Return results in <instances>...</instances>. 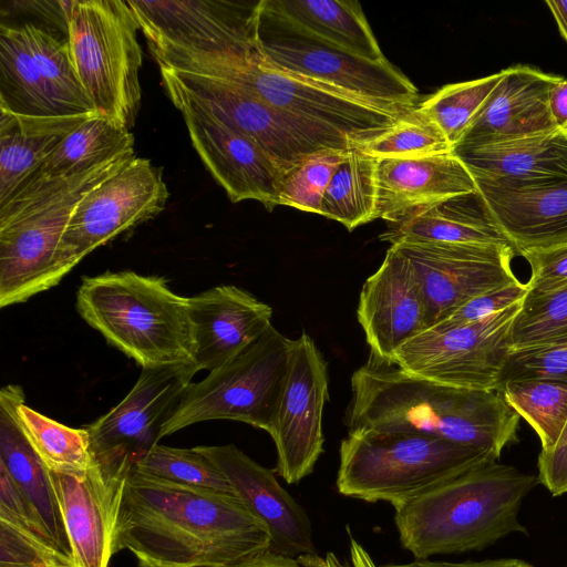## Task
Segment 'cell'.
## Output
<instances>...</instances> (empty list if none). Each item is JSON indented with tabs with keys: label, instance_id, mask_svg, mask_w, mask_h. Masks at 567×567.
I'll return each instance as SVG.
<instances>
[{
	"label": "cell",
	"instance_id": "836d02e7",
	"mask_svg": "<svg viewBox=\"0 0 567 567\" xmlns=\"http://www.w3.org/2000/svg\"><path fill=\"white\" fill-rule=\"evenodd\" d=\"M16 420L49 471L83 473L94 463L89 431L59 423L25 404L16 408Z\"/></svg>",
	"mask_w": 567,
	"mask_h": 567
},
{
	"label": "cell",
	"instance_id": "816d5d0a",
	"mask_svg": "<svg viewBox=\"0 0 567 567\" xmlns=\"http://www.w3.org/2000/svg\"><path fill=\"white\" fill-rule=\"evenodd\" d=\"M545 3L553 13L561 35L567 41V0H548Z\"/></svg>",
	"mask_w": 567,
	"mask_h": 567
},
{
	"label": "cell",
	"instance_id": "cb8c5ba5",
	"mask_svg": "<svg viewBox=\"0 0 567 567\" xmlns=\"http://www.w3.org/2000/svg\"><path fill=\"white\" fill-rule=\"evenodd\" d=\"M563 79L524 64L502 70L498 83L456 146L499 143L559 131L548 101L551 89Z\"/></svg>",
	"mask_w": 567,
	"mask_h": 567
},
{
	"label": "cell",
	"instance_id": "9c48e42d",
	"mask_svg": "<svg viewBox=\"0 0 567 567\" xmlns=\"http://www.w3.org/2000/svg\"><path fill=\"white\" fill-rule=\"evenodd\" d=\"M291 339L272 324L225 365L190 383L161 430V439L204 421L230 420L268 432L280 399Z\"/></svg>",
	"mask_w": 567,
	"mask_h": 567
},
{
	"label": "cell",
	"instance_id": "8d00e7d4",
	"mask_svg": "<svg viewBox=\"0 0 567 567\" xmlns=\"http://www.w3.org/2000/svg\"><path fill=\"white\" fill-rule=\"evenodd\" d=\"M351 145L378 161L417 158L453 151L441 130L416 106L385 131Z\"/></svg>",
	"mask_w": 567,
	"mask_h": 567
},
{
	"label": "cell",
	"instance_id": "7bdbcfd3",
	"mask_svg": "<svg viewBox=\"0 0 567 567\" xmlns=\"http://www.w3.org/2000/svg\"><path fill=\"white\" fill-rule=\"evenodd\" d=\"M527 293V284L520 281L486 291L463 303L446 319L432 328H450L480 321L523 301Z\"/></svg>",
	"mask_w": 567,
	"mask_h": 567
},
{
	"label": "cell",
	"instance_id": "30bf717a",
	"mask_svg": "<svg viewBox=\"0 0 567 567\" xmlns=\"http://www.w3.org/2000/svg\"><path fill=\"white\" fill-rule=\"evenodd\" d=\"M168 95L203 107L258 143L284 175L308 155L324 148L348 150L351 138L264 102L229 81L159 68Z\"/></svg>",
	"mask_w": 567,
	"mask_h": 567
},
{
	"label": "cell",
	"instance_id": "5b68a950",
	"mask_svg": "<svg viewBox=\"0 0 567 567\" xmlns=\"http://www.w3.org/2000/svg\"><path fill=\"white\" fill-rule=\"evenodd\" d=\"M76 310L143 369L194 363L188 297L175 293L164 278L131 270L84 277Z\"/></svg>",
	"mask_w": 567,
	"mask_h": 567
},
{
	"label": "cell",
	"instance_id": "e575fe53",
	"mask_svg": "<svg viewBox=\"0 0 567 567\" xmlns=\"http://www.w3.org/2000/svg\"><path fill=\"white\" fill-rule=\"evenodd\" d=\"M496 391L534 429L542 451L557 443L567 421V381L512 380L499 384Z\"/></svg>",
	"mask_w": 567,
	"mask_h": 567
},
{
	"label": "cell",
	"instance_id": "d590c367",
	"mask_svg": "<svg viewBox=\"0 0 567 567\" xmlns=\"http://www.w3.org/2000/svg\"><path fill=\"white\" fill-rule=\"evenodd\" d=\"M501 79V71L442 86L419 102L416 110L432 121L454 148Z\"/></svg>",
	"mask_w": 567,
	"mask_h": 567
},
{
	"label": "cell",
	"instance_id": "277c9868",
	"mask_svg": "<svg viewBox=\"0 0 567 567\" xmlns=\"http://www.w3.org/2000/svg\"><path fill=\"white\" fill-rule=\"evenodd\" d=\"M132 157H116L64 178L33 179L0 206L1 308L56 286L73 269L61 243L75 207Z\"/></svg>",
	"mask_w": 567,
	"mask_h": 567
},
{
	"label": "cell",
	"instance_id": "f6af8a7d",
	"mask_svg": "<svg viewBox=\"0 0 567 567\" xmlns=\"http://www.w3.org/2000/svg\"><path fill=\"white\" fill-rule=\"evenodd\" d=\"M0 519L24 529L52 547L32 508L2 464H0Z\"/></svg>",
	"mask_w": 567,
	"mask_h": 567
},
{
	"label": "cell",
	"instance_id": "2e32d148",
	"mask_svg": "<svg viewBox=\"0 0 567 567\" xmlns=\"http://www.w3.org/2000/svg\"><path fill=\"white\" fill-rule=\"evenodd\" d=\"M168 196L161 168L132 157L79 202L62 237L63 257L74 268L94 249L158 215Z\"/></svg>",
	"mask_w": 567,
	"mask_h": 567
},
{
	"label": "cell",
	"instance_id": "f5cc1de1",
	"mask_svg": "<svg viewBox=\"0 0 567 567\" xmlns=\"http://www.w3.org/2000/svg\"><path fill=\"white\" fill-rule=\"evenodd\" d=\"M138 567H150V566H146V565H143V564H138Z\"/></svg>",
	"mask_w": 567,
	"mask_h": 567
},
{
	"label": "cell",
	"instance_id": "f1b7e54d",
	"mask_svg": "<svg viewBox=\"0 0 567 567\" xmlns=\"http://www.w3.org/2000/svg\"><path fill=\"white\" fill-rule=\"evenodd\" d=\"M25 401L20 385H4L0 391V464L8 471L54 550L71 566V547L50 478L16 420V408Z\"/></svg>",
	"mask_w": 567,
	"mask_h": 567
},
{
	"label": "cell",
	"instance_id": "ffe728a7",
	"mask_svg": "<svg viewBox=\"0 0 567 567\" xmlns=\"http://www.w3.org/2000/svg\"><path fill=\"white\" fill-rule=\"evenodd\" d=\"M132 470L107 471L96 462L83 473L49 471L71 547L72 567H109Z\"/></svg>",
	"mask_w": 567,
	"mask_h": 567
},
{
	"label": "cell",
	"instance_id": "f546056e",
	"mask_svg": "<svg viewBox=\"0 0 567 567\" xmlns=\"http://www.w3.org/2000/svg\"><path fill=\"white\" fill-rule=\"evenodd\" d=\"M398 244L503 245L512 246L477 189L445 198L391 225L379 236Z\"/></svg>",
	"mask_w": 567,
	"mask_h": 567
},
{
	"label": "cell",
	"instance_id": "44dd1931",
	"mask_svg": "<svg viewBox=\"0 0 567 567\" xmlns=\"http://www.w3.org/2000/svg\"><path fill=\"white\" fill-rule=\"evenodd\" d=\"M371 358L391 363L394 352L430 328L420 279L408 257L394 245L364 281L357 308Z\"/></svg>",
	"mask_w": 567,
	"mask_h": 567
},
{
	"label": "cell",
	"instance_id": "db71d44e",
	"mask_svg": "<svg viewBox=\"0 0 567 567\" xmlns=\"http://www.w3.org/2000/svg\"><path fill=\"white\" fill-rule=\"evenodd\" d=\"M566 134H567V132H566Z\"/></svg>",
	"mask_w": 567,
	"mask_h": 567
},
{
	"label": "cell",
	"instance_id": "ac0fdd59",
	"mask_svg": "<svg viewBox=\"0 0 567 567\" xmlns=\"http://www.w3.org/2000/svg\"><path fill=\"white\" fill-rule=\"evenodd\" d=\"M412 264L424 293L430 328L470 299L519 281L503 245L398 244Z\"/></svg>",
	"mask_w": 567,
	"mask_h": 567
},
{
	"label": "cell",
	"instance_id": "ee69618b",
	"mask_svg": "<svg viewBox=\"0 0 567 567\" xmlns=\"http://www.w3.org/2000/svg\"><path fill=\"white\" fill-rule=\"evenodd\" d=\"M530 266L528 292L543 293L567 285V244L520 254Z\"/></svg>",
	"mask_w": 567,
	"mask_h": 567
},
{
	"label": "cell",
	"instance_id": "9a60e30c",
	"mask_svg": "<svg viewBox=\"0 0 567 567\" xmlns=\"http://www.w3.org/2000/svg\"><path fill=\"white\" fill-rule=\"evenodd\" d=\"M150 48L250 56L259 50L262 0L127 1Z\"/></svg>",
	"mask_w": 567,
	"mask_h": 567
},
{
	"label": "cell",
	"instance_id": "5bb4252c",
	"mask_svg": "<svg viewBox=\"0 0 567 567\" xmlns=\"http://www.w3.org/2000/svg\"><path fill=\"white\" fill-rule=\"evenodd\" d=\"M328 365L306 333L291 340L288 370L268 430L274 440L275 472L288 484L312 473L323 452L322 416L329 400Z\"/></svg>",
	"mask_w": 567,
	"mask_h": 567
},
{
	"label": "cell",
	"instance_id": "83f0119b",
	"mask_svg": "<svg viewBox=\"0 0 567 567\" xmlns=\"http://www.w3.org/2000/svg\"><path fill=\"white\" fill-rule=\"evenodd\" d=\"M456 156L475 182L523 187L567 178V134L555 131L473 146H456Z\"/></svg>",
	"mask_w": 567,
	"mask_h": 567
},
{
	"label": "cell",
	"instance_id": "6da1fadb",
	"mask_svg": "<svg viewBox=\"0 0 567 567\" xmlns=\"http://www.w3.org/2000/svg\"><path fill=\"white\" fill-rule=\"evenodd\" d=\"M271 546L268 527L235 495L130 473L115 551L150 567H229Z\"/></svg>",
	"mask_w": 567,
	"mask_h": 567
},
{
	"label": "cell",
	"instance_id": "d4e9b609",
	"mask_svg": "<svg viewBox=\"0 0 567 567\" xmlns=\"http://www.w3.org/2000/svg\"><path fill=\"white\" fill-rule=\"evenodd\" d=\"M477 190L464 163L452 152L378 164V218L396 225L445 198Z\"/></svg>",
	"mask_w": 567,
	"mask_h": 567
},
{
	"label": "cell",
	"instance_id": "7dc6e473",
	"mask_svg": "<svg viewBox=\"0 0 567 567\" xmlns=\"http://www.w3.org/2000/svg\"><path fill=\"white\" fill-rule=\"evenodd\" d=\"M350 557L351 567H377L367 549L353 537H350ZM297 559L308 567H349L341 563L332 551L327 553L324 558H320L318 555H310L301 556Z\"/></svg>",
	"mask_w": 567,
	"mask_h": 567
},
{
	"label": "cell",
	"instance_id": "681fc988",
	"mask_svg": "<svg viewBox=\"0 0 567 567\" xmlns=\"http://www.w3.org/2000/svg\"><path fill=\"white\" fill-rule=\"evenodd\" d=\"M549 112L557 130L567 132V80L559 81L549 94Z\"/></svg>",
	"mask_w": 567,
	"mask_h": 567
},
{
	"label": "cell",
	"instance_id": "1f68e13d",
	"mask_svg": "<svg viewBox=\"0 0 567 567\" xmlns=\"http://www.w3.org/2000/svg\"><path fill=\"white\" fill-rule=\"evenodd\" d=\"M121 156H134L133 134L107 117L94 114L62 140L29 182L69 177Z\"/></svg>",
	"mask_w": 567,
	"mask_h": 567
},
{
	"label": "cell",
	"instance_id": "4dcf8cb0",
	"mask_svg": "<svg viewBox=\"0 0 567 567\" xmlns=\"http://www.w3.org/2000/svg\"><path fill=\"white\" fill-rule=\"evenodd\" d=\"M92 115L31 116L0 109V206L31 179L71 131Z\"/></svg>",
	"mask_w": 567,
	"mask_h": 567
},
{
	"label": "cell",
	"instance_id": "7a4b0ae2",
	"mask_svg": "<svg viewBox=\"0 0 567 567\" xmlns=\"http://www.w3.org/2000/svg\"><path fill=\"white\" fill-rule=\"evenodd\" d=\"M349 431L409 432L486 450L517 439L519 415L498 391L451 386L373 358L351 378Z\"/></svg>",
	"mask_w": 567,
	"mask_h": 567
},
{
	"label": "cell",
	"instance_id": "bcb514c9",
	"mask_svg": "<svg viewBox=\"0 0 567 567\" xmlns=\"http://www.w3.org/2000/svg\"><path fill=\"white\" fill-rule=\"evenodd\" d=\"M538 483H542L554 496L567 492V421L557 443L538 456Z\"/></svg>",
	"mask_w": 567,
	"mask_h": 567
},
{
	"label": "cell",
	"instance_id": "3957f363",
	"mask_svg": "<svg viewBox=\"0 0 567 567\" xmlns=\"http://www.w3.org/2000/svg\"><path fill=\"white\" fill-rule=\"evenodd\" d=\"M537 476L497 461L475 466L395 509L402 546L415 559L481 550L511 533Z\"/></svg>",
	"mask_w": 567,
	"mask_h": 567
},
{
	"label": "cell",
	"instance_id": "d6a6232c",
	"mask_svg": "<svg viewBox=\"0 0 567 567\" xmlns=\"http://www.w3.org/2000/svg\"><path fill=\"white\" fill-rule=\"evenodd\" d=\"M378 164L377 158L351 145L324 192L320 215L349 231L377 219Z\"/></svg>",
	"mask_w": 567,
	"mask_h": 567
},
{
	"label": "cell",
	"instance_id": "74e56055",
	"mask_svg": "<svg viewBox=\"0 0 567 567\" xmlns=\"http://www.w3.org/2000/svg\"><path fill=\"white\" fill-rule=\"evenodd\" d=\"M134 468L164 481L236 496L225 475L195 447L178 449L156 444Z\"/></svg>",
	"mask_w": 567,
	"mask_h": 567
},
{
	"label": "cell",
	"instance_id": "603a6c76",
	"mask_svg": "<svg viewBox=\"0 0 567 567\" xmlns=\"http://www.w3.org/2000/svg\"><path fill=\"white\" fill-rule=\"evenodd\" d=\"M194 363L209 372L225 365L271 326L272 309L248 291L220 285L188 297Z\"/></svg>",
	"mask_w": 567,
	"mask_h": 567
},
{
	"label": "cell",
	"instance_id": "e0dca14e",
	"mask_svg": "<svg viewBox=\"0 0 567 567\" xmlns=\"http://www.w3.org/2000/svg\"><path fill=\"white\" fill-rule=\"evenodd\" d=\"M259 54L269 65L337 86L377 104L413 110L416 86L388 60L373 62L281 32H259Z\"/></svg>",
	"mask_w": 567,
	"mask_h": 567
},
{
	"label": "cell",
	"instance_id": "4316f807",
	"mask_svg": "<svg viewBox=\"0 0 567 567\" xmlns=\"http://www.w3.org/2000/svg\"><path fill=\"white\" fill-rule=\"evenodd\" d=\"M261 22L373 62L388 60L354 0H262Z\"/></svg>",
	"mask_w": 567,
	"mask_h": 567
},
{
	"label": "cell",
	"instance_id": "52a82bcc",
	"mask_svg": "<svg viewBox=\"0 0 567 567\" xmlns=\"http://www.w3.org/2000/svg\"><path fill=\"white\" fill-rule=\"evenodd\" d=\"M491 452L409 432L349 431L340 445V494L394 508L485 463Z\"/></svg>",
	"mask_w": 567,
	"mask_h": 567
},
{
	"label": "cell",
	"instance_id": "b9f144b4",
	"mask_svg": "<svg viewBox=\"0 0 567 567\" xmlns=\"http://www.w3.org/2000/svg\"><path fill=\"white\" fill-rule=\"evenodd\" d=\"M0 567L72 566L37 536L0 519Z\"/></svg>",
	"mask_w": 567,
	"mask_h": 567
},
{
	"label": "cell",
	"instance_id": "d6986e66",
	"mask_svg": "<svg viewBox=\"0 0 567 567\" xmlns=\"http://www.w3.org/2000/svg\"><path fill=\"white\" fill-rule=\"evenodd\" d=\"M182 113L192 144L233 203L254 199L271 212L278 206L284 172L254 140L209 111L168 95Z\"/></svg>",
	"mask_w": 567,
	"mask_h": 567
},
{
	"label": "cell",
	"instance_id": "60d3db41",
	"mask_svg": "<svg viewBox=\"0 0 567 567\" xmlns=\"http://www.w3.org/2000/svg\"><path fill=\"white\" fill-rule=\"evenodd\" d=\"M527 379L567 381V334L537 346L511 350L499 384Z\"/></svg>",
	"mask_w": 567,
	"mask_h": 567
},
{
	"label": "cell",
	"instance_id": "f35d334b",
	"mask_svg": "<svg viewBox=\"0 0 567 567\" xmlns=\"http://www.w3.org/2000/svg\"><path fill=\"white\" fill-rule=\"evenodd\" d=\"M349 148L320 150L287 172L280 181L278 206L320 215L324 192Z\"/></svg>",
	"mask_w": 567,
	"mask_h": 567
},
{
	"label": "cell",
	"instance_id": "ba28073f",
	"mask_svg": "<svg viewBox=\"0 0 567 567\" xmlns=\"http://www.w3.org/2000/svg\"><path fill=\"white\" fill-rule=\"evenodd\" d=\"M76 75L96 112L130 130L141 106L143 54L127 1H62Z\"/></svg>",
	"mask_w": 567,
	"mask_h": 567
},
{
	"label": "cell",
	"instance_id": "8992f818",
	"mask_svg": "<svg viewBox=\"0 0 567 567\" xmlns=\"http://www.w3.org/2000/svg\"><path fill=\"white\" fill-rule=\"evenodd\" d=\"M150 50L159 68L229 81L274 107L336 130L352 142L378 135L412 111L383 106L328 83L274 68L262 60L259 50L251 56L177 48Z\"/></svg>",
	"mask_w": 567,
	"mask_h": 567
},
{
	"label": "cell",
	"instance_id": "4fadbf2b",
	"mask_svg": "<svg viewBox=\"0 0 567 567\" xmlns=\"http://www.w3.org/2000/svg\"><path fill=\"white\" fill-rule=\"evenodd\" d=\"M195 363L144 368L126 396L85 426L95 462L133 470L161 440V430L198 372Z\"/></svg>",
	"mask_w": 567,
	"mask_h": 567
},
{
	"label": "cell",
	"instance_id": "7c38bea8",
	"mask_svg": "<svg viewBox=\"0 0 567 567\" xmlns=\"http://www.w3.org/2000/svg\"><path fill=\"white\" fill-rule=\"evenodd\" d=\"M522 302L470 324L429 328L402 344L390 364L436 383L496 391Z\"/></svg>",
	"mask_w": 567,
	"mask_h": 567
},
{
	"label": "cell",
	"instance_id": "c3c4849f",
	"mask_svg": "<svg viewBox=\"0 0 567 567\" xmlns=\"http://www.w3.org/2000/svg\"><path fill=\"white\" fill-rule=\"evenodd\" d=\"M381 567H533L516 558L486 559L482 561L451 563L430 559H415L406 564H390Z\"/></svg>",
	"mask_w": 567,
	"mask_h": 567
},
{
	"label": "cell",
	"instance_id": "f907efd6",
	"mask_svg": "<svg viewBox=\"0 0 567 567\" xmlns=\"http://www.w3.org/2000/svg\"><path fill=\"white\" fill-rule=\"evenodd\" d=\"M229 567H306L298 559L270 549Z\"/></svg>",
	"mask_w": 567,
	"mask_h": 567
},
{
	"label": "cell",
	"instance_id": "ab89813d",
	"mask_svg": "<svg viewBox=\"0 0 567 567\" xmlns=\"http://www.w3.org/2000/svg\"><path fill=\"white\" fill-rule=\"evenodd\" d=\"M567 334V285L543 292H528L511 332V350L537 346Z\"/></svg>",
	"mask_w": 567,
	"mask_h": 567
},
{
	"label": "cell",
	"instance_id": "7402d4cb",
	"mask_svg": "<svg viewBox=\"0 0 567 567\" xmlns=\"http://www.w3.org/2000/svg\"><path fill=\"white\" fill-rule=\"evenodd\" d=\"M195 450L218 467L236 496L268 527L270 550L293 558L317 555L308 515L279 484L272 471L234 444L200 445Z\"/></svg>",
	"mask_w": 567,
	"mask_h": 567
},
{
	"label": "cell",
	"instance_id": "484cf974",
	"mask_svg": "<svg viewBox=\"0 0 567 567\" xmlns=\"http://www.w3.org/2000/svg\"><path fill=\"white\" fill-rule=\"evenodd\" d=\"M475 183L516 254L567 244V178L523 187Z\"/></svg>",
	"mask_w": 567,
	"mask_h": 567
},
{
	"label": "cell",
	"instance_id": "8fae6325",
	"mask_svg": "<svg viewBox=\"0 0 567 567\" xmlns=\"http://www.w3.org/2000/svg\"><path fill=\"white\" fill-rule=\"evenodd\" d=\"M0 109L31 116L99 114L73 68L68 39L31 22L0 25Z\"/></svg>",
	"mask_w": 567,
	"mask_h": 567
}]
</instances>
